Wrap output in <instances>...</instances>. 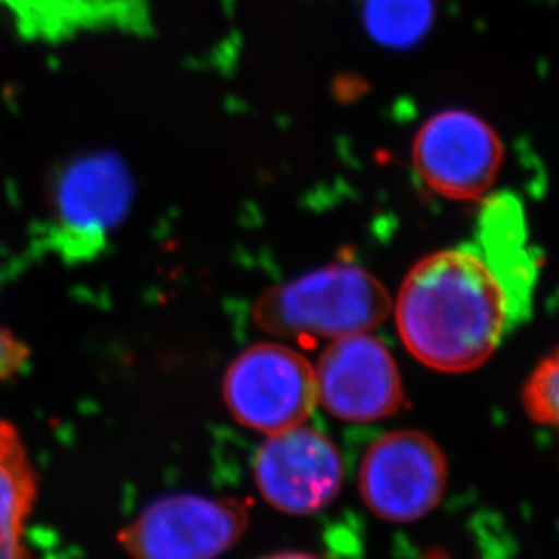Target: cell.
I'll list each match as a JSON object with an SVG mask.
<instances>
[{
	"label": "cell",
	"mask_w": 559,
	"mask_h": 559,
	"mask_svg": "<svg viewBox=\"0 0 559 559\" xmlns=\"http://www.w3.org/2000/svg\"><path fill=\"white\" fill-rule=\"evenodd\" d=\"M536 260L522 204L487 200L473 242L443 249L409 271L394 304L411 355L443 372L481 366L531 311Z\"/></svg>",
	"instance_id": "1"
},
{
	"label": "cell",
	"mask_w": 559,
	"mask_h": 559,
	"mask_svg": "<svg viewBox=\"0 0 559 559\" xmlns=\"http://www.w3.org/2000/svg\"><path fill=\"white\" fill-rule=\"evenodd\" d=\"M393 301L382 282L355 264H329L260 296L253 320L264 333L336 340L385 322Z\"/></svg>",
	"instance_id": "2"
},
{
	"label": "cell",
	"mask_w": 559,
	"mask_h": 559,
	"mask_svg": "<svg viewBox=\"0 0 559 559\" xmlns=\"http://www.w3.org/2000/svg\"><path fill=\"white\" fill-rule=\"evenodd\" d=\"M133 193L130 169L111 151L66 162L49 183L46 246L70 264L95 259L126 221Z\"/></svg>",
	"instance_id": "3"
},
{
	"label": "cell",
	"mask_w": 559,
	"mask_h": 559,
	"mask_svg": "<svg viewBox=\"0 0 559 559\" xmlns=\"http://www.w3.org/2000/svg\"><path fill=\"white\" fill-rule=\"evenodd\" d=\"M222 394L238 424L278 435L306 424L317 407L314 367L287 345L254 344L227 367Z\"/></svg>",
	"instance_id": "4"
},
{
	"label": "cell",
	"mask_w": 559,
	"mask_h": 559,
	"mask_svg": "<svg viewBox=\"0 0 559 559\" xmlns=\"http://www.w3.org/2000/svg\"><path fill=\"white\" fill-rule=\"evenodd\" d=\"M248 523L240 500L166 496L145 507L119 539L133 559H216L235 547Z\"/></svg>",
	"instance_id": "5"
},
{
	"label": "cell",
	"mask_w": 559,
	"mask_h": 559,
	"mask_svg": "<svg viewBox=\"0 0 559 559\" xmlns=\"http://www.w3.org/2000/svg\"><path fill=\"white\" fill-rule=\"evenodd\" d=\"M445 485V457L435 441L416 430L383 435L361 462V498L385 522H416L429 514Z\"/></svg>",
	"instance_id": "6"
},
{
	"label": "cell",
	"mask_w": 559,
	"mask_h": 559,
	"mask_svg": "<svg viewBox=\"0 0 559 559\" xmlns=\"http://www.w3.org/2000/svg\"><path fill=\"white\" fill-rule=\"evenodd\" d=\"M413 164L435 193L460 202L481 200L498 178L503 145L485 120L451 109L421 126L413 144Z\"/></svg>",
	"instance_id": "7"
},
{
	"label": "cell",
	"mask_w": 559,
	"mask_h": 559,
	"mask_svg": "<svg viewBox=\"0 0 559 559\" xmlns=\"http://www.w3.org/2000/svg\"><path fill=\"white\" fill-rule=\"evenodd\" d=\"M254 481L276 511L309 516L340 495L344 462L328 435L301 424L267 436L254 457Z\"/></svg>",
	"instance_id": "8"
},
{
	"label": "cell",
	"mask_w": 559,
	"mask_h": 559,
	"mask_svg": "<svg viewBox=\"0 0 559 559\" xmlns=\"http://www.w3.org/2000/svg\"><path fill=\"white\" fill-rule=\"evenodd\" d=\"M314 378L318 402L342 421L369 424L404 404L399 366L382 340L369 333L331 340Z\"/></svg>",
	"instance_id": "9"
},
{
	"label": "cell",
	"mask_w": 559,
	"mask_h": 559,
	"mask_svg": "<svg viewBox=\"0 0 559 559\" xmlns=\"http://www.w3.org/2000/svg\"><path fill=\"white\" fill-rule=\"evenodd\" d=\"M19 19L22 32L33 37L62 38L82 29L145 27L140 0H4Z\"/></svg>",
	"instance_id": "10"
},
{
	"label": "cell",
	"mask_w": 559,
	"mask_h": 559,
	"mask_svg": "<svg viewBox=\"0 0 559 559\" xmlns=\"http://www.w3.org/2000/svg\"><path fill=\"white\" fill-rule=\"evenodd\" d=\"M38 479L21 432L0 418V559H32L24 531L37 500Z\"/></svg>",
	"instance_id": "11"
},
{
	"label": "cell",
	"mask_w": 559,
	"mask_h": 559,
	"mask_svg": "<svg viewBox=\"0 0 559 559\" xmlns=\"http://www.w3.org/2000/svg\"><path fill=\"white\" fill-rule=\"evenodd\" d=\"M361 19L383 48H415L435 24L436 0H361Z\"/></svg>",
	"instance_id": "12"
},
{
	"label": "cell",
	"mask_w": 559,
	"mask_h": 559,
	"mask_svg": "<svg viewBox=\"0 0 559 559\" xmlns=\"http://www.w3.org/2000/svg\"><path fill=\"white\" fill-rule=\"evenodd\" d=\"M525 407L536 421L550 425L559 432V349L528 380Z\"/></svg>",
	"instance_id": "13"
},
{
	"label": "cell",
	"mask_w": 559,
	"mask_h": 559,
	"mask_svg": "<svg viewBox=\"0 0 559 559\" xmlns=\"http://www.w3.org/2000/svg\"><path fill=\"white\" fill-rule=\"evenodd\" d=\"M29 360V347L8 329L0 328V382L15 378Z\"/></svg>",
	"instance_id": "14"
},
{
	"label": "cell",
	"mask_w": 559,
	"mask_h": 559,
	"mask_svg": "<svg viewBox=\"0 0 559 559\" xmlns=\"http://www.w3.org/2000/svg\"><path fill=\"white\" fill-rule=\"evenodd\" d=\"M262 559H323L318 558L314 555H306V552H282V555L267 556V558Z\"/></svg>",
	"instance_id": "15"
}]
</instances>
